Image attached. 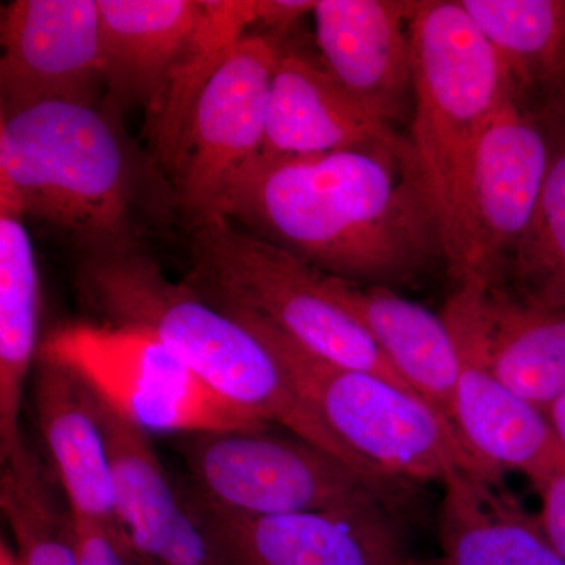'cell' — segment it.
<instances>
[{"label":"cell","instance_id":"ba28073f","mask_svg":"<svg viewBox=\"0 0 565 565\" xmlns=\"http://www.w3.org/2000/svg\"><path fill=\"white\" fill-rule=\"evenodd\" d=\"M184 457L203 503L274 516L381 508L393 482L371 478L299 437L255 430L188 434Z\"/></svg>","mask_w":565,"mask_h":565},{"label":"cell","instance_id":"8fae6325","mask_svg":"<svg viewBox=\"0 0 565 565\" xmlns=\"http://www.w3.org/2000/svg\"><path fill=\"white\" fill-rule=\"evenodd\" d=\"M0 117L46 103L96 106L106 87L98 0H17L0 21Z\"/></svg>","mask_w":565,"mask_h":565},{"label":"cell","instance_id":"603a6c76","mask_svg":"<svg viewBox=\"0 0 565 565\" xmlns=\"http://www.w3.org/2000/svg\"><path fill=\"white\" fill-rule=\"evenodd\" d=\"M262 13L263 0H204L191 41L173 66L161 98L148 111L152 150L170 177L200 96L245 32L262 24Z\"/></svg>","mask_w":565,"mask_h":565},{"label":"cell","instance_id":"5b68a950","mask_svg":"<svg viewBox=\"0 0 565 565\" xmlns=\"http://www.w3.org/2000/svg\"><path fill=\"white\" fill-rule=\"evenodd\" d=\"M191 263L189 285L226 313L258 319L327 362L416 394L362 323L334 299L327 275L291 253L226 218H211L193 226Z\"/></svg>","mask_w":565,"mask_h":565},{"label":"cell","instance_id":"d6986e66","mask_svg":"<svg viewBox=\"0 0 565 565\" xmlns=\"http://www.w3.org/2000/svg\"><path fill=\"white\" fill-rule=\"evenodd\" d=\"M104 82L109 110L161 98L178 58L191 41L204 0H98Z\"/></svg>","mask_w":565,"mask_h":565},{"label":"cell","instance_id":"4fadbf2b","mask_svg":"<svg viewBox=\"0 0 565 565\" xmlns=\"http://www.w3.org/2000/svg\"><path fill=\"white\" fill-rule=\"evenodd\" d=\"M441 316L516 396L544 412L565 396V305L462 285Z\"/></svg>","mask_w":565,"mask_h":565},{"label":"cell","instance_id":"2e32d148","mask_svg":"<svg viewBox=\"0 0 565 565\" xmlns=\"http://www.w3.org/2000/svg\"><path fill=\"white\" fill-rule=\"evenodd\" d=\"M407 140L364 109L321 58L281 46L270 87L263 156L385 151Z\"/></svg>","mask_w":565,"mask_h":565},{"label":"cell","instance_id":"8992f818","mask_svg":"<svg viewBox=\"0 0 565 565\" xmlns=\"http://www.w3.org/2000/svg\"><path fill=\"white\" fill-rule=\"evenodd\" d=\"M232 315V313H230ZM269 345L297 392L352 451L394 481H438L459 470L490 475L422 397L308 352L258 319L232 315Z\"/></svg>","mask_w":565,"mask_h":565},{"label":"cell","instance_id":"5bb4252c","mask_svg":"<svg viewBox=\"0 0 565 565\" xmlns=\"http://www.w3.org/2000/svg\"><path fill=\"white\" fill-rule=\"evenodd\" d=\"M419 2L316 0L319 58L377 120L396 129L414 111L412 20Z\"/></svg>","mask_w":565,"mask_h":565},{"label":"cell","instance_id":"ac0fdd59","mask_svg":"<svg viewBox=\"0 0 565 565\" xmlns=\"http://www.w3.org/2000/svg\"><path fill=\"white\" fill-rule=\"evenodd\" d=\"M327 282L334 299L362 323L405 384L455 430L452 405L460 356L444 316L386 286L359 285L332 275H327Z\"/></svg>","mask_w":565,"mask_h":565},{"label":"cell","instance_id":"3957f363","mask_svg":"<svg viewBox=\"0 0 565 565\" xmlns=\"http://www.w3.org/2000/svg\"><path fill=\"white\" fill-rule=\"evenodd\" d=\"M136 163L117 115L46 103L0 117V215L32 217L82 258L139 248Z\"/></svg>","mask_w":565,"mask_h":565},{"label":"cell","instance_id":"cb8c5ba5","mask_svg":"<svg viewBox=\"0 0 565 565\" xmlns=\"http://www.w3.org/2000/svg\"><path fill=\"white\" fill-rule=\"evenodd\" d=\"M40 280L21 218L0 215V457L24 448L20 429L25 379L39 338Z\"/></svg>","mask_w":565,"mask_h":565},{"label":"cell","instance_id":"7c38bea8","mask_svg":"<svg viewBox=\"0 0 565 565\" xmlns=\"http://www.w3.org/2000/svg\"><path fill=\"white\" fill-rule=\"evenodd\" d=\"M218 565H408L379 508L250 516L200 503Z\"/></svg>","mask_w":565,"mask_h":565},{"label":"cell","instance_id":"484cf974","mask_svg":"<svg viewBox=\"0 0 565 565\" xmlns=\"http://www.w3.org/2000/svg\"><path fill=\"white\" fill-rule=\"evenodd\" d=\"M552 158L533 222L508 264L522 294L565 305V114H544Z\"/></svg>","mask_w":565,"mask_h":565},{"label":"cell","instance_id":"277c9868","mask_svg":"<svg viewBox=\"0 0 565 565\" xmlns=\"http://www.w3.org/2000/svg\"><path fill=\"white\" fill-rule=\"evenodd\" d=\"M411 32L414 111L408 140L433 193L445 256L479 140L516 92L459 0L419 2Z\"/></svg>","mask_w":565,"mask_h":565},{"label":"cell","instance_id":"9c48e42d","mask_svg":"<svg viewBox=\"0 0 565 565\" xmlns=\"http://www.w3.org/2000/svg\"><path fill=\"white\" fill-rule=\"evenodd\" d=\"M552 158L544 114L515 95L476 148L445 262L457 286H493L533 222Z\"/></svg>","mask_w":565,"mask_h":565},{"label":"cell","instance_id":"83f0119b","mask_svg":"<svg viewBox=\"0 0 565 565\" xmlns=\"http://www.w3.org/2000/svg\"><path fill=\"white\" fill-rule=\"evenodd\" d=\"M533 486L541 494L539 526L565 559V465L535 479Z\"/></svg>","mask_w":565,"mask_h":565},{"label":"cell","instance_id":"ffe728a7","mask_svg":"<svg viewBox=\"0 0 565 565\" xmlns=\"http://www.w3.org/2000/svg\"><path fill=\"white\" fill-rule=\"evenodd\" d=\"M35 405L70 511L77 519L115 522L109 456L96 394L70 367L40 356Z\"/></svg>","mask_w":565,"mask_h":565},{"label":"cell","instance_id":"44dd1931","mask_svg":"<svg viewBox=\"0 0 565 565\" xmlns=\"http://www.w3.org/2000/svg\"><path fill=\"white\" fill-rule=\"evenodd\" d=\"M444 487L440 565H565L537 516L498 479L459 470Z\"/></svg>","mask_w":565,"mask_h":565},{"label":"cell","instance_id":"7402d4cb","mask_svg":"<svg viewBox=\"0 0 565 565\" xmlns=\"http://www.w3.org/2000/svg\"><path fill=\"white\" fill-rule=\"evenodd\" d=\"M527 103L565 111V0H459Z\"/></svg>","mask_w":565,"mask_h":565},{"label":"cell","instance_id":"f1b7e54d","mask_svg":"<svg viewBox=\"0 0 565 565\" xmlns=\"http://www.w3.org/2000/svg\"><path fill=\"white\" fill-rule=\"evenodd\" d=\"M546 415H548L550 422H552L553 427H555L557 437H559L561 444H563L565 448V396L557 399L556 403L546 411Z\"/></svg>","mask_w":565,"mask_h":565},{"label":"cell","instance_id":"f546056e","mask_svg":"<svg viewBox=\"0 0 565 565\" xmlns=\"http://www.w3.org/2000/svg\"><path fill=\"white\" fill-rule=\"evenodd\" d=\"M0 565H24L21 556L11 548L6 539H2V542H0Z\"/></svg>","mask_w":565,"mask_h":565},{"label":"cell","instance_id":"4dcf8cb0","mask_svg":"<svg viewBox=\"0 0 565 565\" xmlns=\"http://www.w3.org/2000/svg\"><path fill=\"white\" fill-rule=\"evenodd\" d=\"M137 556H139V555H137ZM140 563H141V565H158V564H154V563H150V561L141 559V557H140Z\"/></svg>","mask_w":565,"mask_h":565},{"label":"cell","instance_id":"d4e9b609","mask_svg":"<svg viewBox=\"0 0 565 565\" xmlns=\"http://www.w3.org/2000/svg\"><path fill=\"white\" fill-rule=\"evenodd\" d=\"M0 505L24 565H77L73 512L58 508L28 446L3 462Z\"/></svg>","mask_w":565,"mask_h":565},{"label":"cell","instance_id":"52a82bcc","mask_svg":"<svg viewBox=\"0 0 565 565\" xmlns=\"http://www.w3.org/2000/svg\"><path fill=\"white\" fill-rule=\"evenodd\" d=\"M40 356L70 367L111 411L147 433L269 426L215 393L162 341L137 327L71 323L46 338Z\"/></svg>","mask_w":565,"mask_h":565},{"label":"cell","instance_id":"9a60e30c","mask_svg":"<svg viewBox=\"0 0 565 565\" xmlns=\"http://www.w3.org/2000/svg\"><path fill=\"white\" fill-rule=\"evenodd\" d=\"M115 514L134 552L158 565H218L195 515L189 514L167 478L147 430L122 418L98 396Z\"/></svg>","mask_w":565,"mask_h":565},{"label":"cell","instance_id":"6da1fadb","mask_svg":"<svg viewBox=\"0 0 565 565\" xmlns=\"http://www.w3.org/2000/svg\"><path fill=\"white\" fill-rule=\"evenodd\" d=\"M218 218L341 280H411L444 256L433 193L411 140L385 151L259 154Z\"/></svg>","mask_w":565,"mask_h":565},{"label":"cell","instance_id":"30bf717a","mask_svg":"<svg viewBox=\"0 0 565 565\" xmlns=\"http://www.w3.org/2000/svg\"><path fill=\"white\" fill-rule=\"evenodd\" d=\"M280 51L275 33H247L193 109L172 174L174 203L193 226L218 218L234 178L263 152Z\"/></svg>","mask_w":565,"mask_h":565},{"label":"cell","instance_id":"7a4b0ae2","mask_svg":"<svg viewBox=\"0 0 565 565\" xmlns=\"http://www.w3.org/2000/svg\"><path fill=\"white\" fill-rule=\"evenodd\" d=\"M79 288L85 303L107 323L147 330L230 403L388 481L330 429L250 327L189 282L170 280L139 248L82 258Z\"/></svg>","mask_w":565,"mask_h":565},{"label":"cell","instance_id":"4316f807","mask_svg":"<svg viewBox=\"0 0 565 565\" xmlns=\"http://www.w3.org/2000/svg\"><path fill=\"white\" fill-rule=\"evenodd\" d=\"M77 565H141L120 522L74 516Z\"/></svg>","mask_w":565,"mask_h":565},{"label":"cell","instance_id":"e0dca14e","mask_svg":"<svg viewBox=\"0 0 565 565\" xmlns=\"http://www.w3.org/2000/svg\"><path fill=\"white\" fill-rule=\"evenodd\" d=\"M452 338L460 356L452 427L468 455L490 475L516 470L531 482L563 467L565 448L546 412L505 388L465 338Z\"/></svg>","mask_w":565,"mask_h":565}]
</instances>
